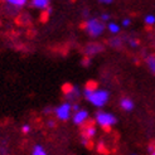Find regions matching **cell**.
I'll return each instance as SVG.
<instances>
[{"label":"cell","instance_id":"6da1fadb","mask_svg":"<svg viewBox=\"0 0 155 155\" xmlns=\"http://www.w3.org/2000/svg\"><path fill=\"white\" fill-rule=\"evenodd\" d=\"M83 97L86 98V101H88L91 105H94L95 107L98 108H104L108 101H110V91H107L105 88H94L90 90L84 87L82 91Z\"/></svg>","mask_w":155,"mask_h":155},{"label":"cell","instance_id":"7a4b0ae2","mask_svg":"<svg viewBox=\"0 0 155 155\" xmlns=\"http://www.w3.org/2000/svg\"><path fill=\"white\" fill-rule=\"evenodd\" d=\"M82 27L88 33V35L92 37V38H97L100 35H102L104 32H105V29H106L105 24L98 18H90V19H87L86 21L83 23Z\"/></svg>","mask_w":155,"mask_h":155},{"label":"cell","instance_id":"3957f363","mask_svg":"<svg viewBox=\"0 0 155 155\" xmlns=\"http://www.w3.org/2000/svg\"><path fill=\"white\" fill-rule=\"evenodd\" d=\"M95 122L97 124L98 126H101L102 129L110 130L112 126L116 125L117 119H116V116L114 114H111V112H107V111H104V110H98L95 114Z\"/></svg>","mask_w":155,"mask_h":155},{"label":"cell","instance_id":"277c9868","mask_svg":"<svg viewBox=\"0 0 155 155\" xmlns=\"http://www.w3.org/2000/svg\"><path fill=\"white\" fill-rule=\"evenodd\" d=\"M54 115L59 121H68L72 117V102L64 101L54 108Z\"/></svg>","mask_w":155,"mask_h":155},{"label":"cell","instance_id":"5b68a950","mask_svg":"<svg viewBox=\"0 0 155 155\" xmlns=\"http://www.w3.org/2000/svg\"><path fill=\"white\" fill-rule=\"evenodd\" d=\"M96 135V126L94 125L92 122L86 124L82 129V133H81V143L83 146H90L92 139L95 137Z\"/></svg>","mask_w":155,"mask_h":155},{"label":"cell","instance_id":"8992f818","mask_svg":"<svg viewBox=\"0 0 155 155\" xmlns=\"http://www.w3.org/2000/svg\"><path fill=\"white\" fill-rule=\"evenodd\" d=\"M88 119H90V112L86 108H81V110H78L77 112H73L72 117H71L72 122L76 126H84L88 122Z\"/></svg>","mask_w":155,"mask_h":155},{"label":"cell","instance_id":"52a82bcc","mask_svg":"<svg viewBox=\"0 0 155 155\" xmlns=\"http://www.w3.org/2000/svg\"><path fill=\"white\" fill-rule=\"evenodd\" d=\"M32 6L35 9H39L43 13L45 12L47 14H49L52 12V5L49 0H33L32 2Z\"/></svg>","mask_w":155,"mask_h":155},{"label":"cell","instance_id":"ba28073f","mask_svg":"<svg viewBox=\"0 0 155 155\" xmlns=\"http://www.w3.org/2000/svg\"><path fill=\"white\" fill-rule=\"evenodd\" d=\"M63 92H64V95L67 96L68 100H71V98H77L80 95H82V92L80 91L78 87L72 86V84H69V83H66V86L63 87Z\"/></svg>","mask_w":155,"mask_h":155},{"label":"cell","instance_id":"9c48e42d","mask_svg":"<svg viewBox=\"0 0 155 155\" xmlns=\"http://www.w3.org/2000/svg\"><path fill=\"white\" fill-rule=\"evenodd\" d=\"M120 107H121V110H124V111L131 112L134 110L135 104H134V101L130 97H122L120 100Z\"/></svg>","mask_w":155,"mask_h":155},{"label":"cell","instance_id":"30bf717a","mask_svg":"<svg viewBox=\"0 0 155 155\" xmlns=\"http://www.w3.org/2000/svg\"><path fill=\"white\" fill-rule=\"evenodd\" d=\"M104 51V47L100 43H94V44H90L86 47V49H84V52H86L87 56H91V54H97L100 52Z\"/></svg>","mask_w":155,"mask_h":155},{"label":"cell","instance_id":"8fae6325","mask_svg":"<svg viewBox=\"0 0 155 155\" xmlns=\"http://www.w3.org/2000/svg\"><path fill=\"white\" fill-rule=\"evenodd\" d=\"M106 29H107L112 35H117V34L121 32V27H120V24H117L116 21H111V20L107 23Z\"/></svg>","mask_w":155,"mask_h":155},{"label":"cell","instance_id":"7c38bea8","mask_svg":"<svg viewBox=\"0 0 155 155\" xmlns=\"http://www.w3.org/2000/svg\"><path fill=\"white\" fill-rule=\"evenodd\" d=\"M145 64L149 71L155 76V54H149V56L145 58Z\"/></svg>","mask_w":155,"mask_h":155},{"label":"cell","instance_id":"4fadbf2b","mask_svg":"<svg viewBox=\"0 0 155 155\" xmlns=\"http://www.w3.org/2000/svg\"><path fill=\"white\" fill-rule=\"evenodd\" d=\"M5 4L8 6H12L14 9H21L27 4V0H6Z\"/></svg>","mask_w":155,"mask_h":155},{"label":"cell","instance_id":"5bb4252c","mask_svg":"<svg viewBox=\"0 0 155 155\" xmlns=\"http://www.w3.org/2000/svg\"><path fill=\"white\" fill-rule=\"evenodd\" d=\"M32 155H48V154L41 144H35L32 149Z\"/></svg>","mask_w":155,"mask_h":155},{"label":"cell","instance_id":"9a60e30c","mask_svg":"<svg viewBox=\"0 0 155 155\" xmlns=\"http://www.w3.org/2000/svg\"><path fill=\"white\" fill-rule=\"evenodd\" d=\"M144 23L148 27H151L155 24V15L154 14H146L144 17Z\"/></svg>","mask_w":155,"mask_h":155},{"label":"cell","instance_id":"2e32d148","mask_svg":"<svg viewBox=\"0 0 155 155\" xmlns=\"http://www.w3.org/2000/svg\"><path fill=\"white\" fill-rule=\"evenodd\" d=\"M108 43H110V45H112V47H117V45H120L122 43V39L121 38H114V39H110L108 41Z\"/></svg>","mask_w":155,"mask_h":155},{"label":"cell","instance_id":"e0dca14e","mask_svg":"<svg viewBox=\"0 0 155 155\" xmlns=\"http://www.w3.org/2000/svg\"><path fill=\"white\" fill-rule=\"evenodd\" d=\"M110 14H108V13H102L101 15H100V20H101L102 23H108V21H110Z\"/></svg>","mask_w":155,"mask_h":155},{"label":"cell","instance_id":"ac0fdd59","mask_svg":"<svg viewBox=\"0 0 155 155\" xmlns=\"http://www.w3.org/2000/svg\"><path fill=\"white\" fill-rule=\"evenodd\" d=\"M30 130H32V126H30L29 124H24V125L21 126V133L23 134H29Z\"/></svg>","mask_w":155,"mask_h":155},{"label":"cell","instance_id":"d6986e66","mask_svg":"<svg viewBox=\"0 0 155 155\" xmlns=\"http://www.w3.org/2000/svg\"><path fill=\"white\" fill-rule=\"evenodd\" d=\"M121 24H122V27H129L130 24H131V18H129V17H125L122 19V21H121Z\"/></svg>","mask_w":155,"mask_h":155},{"label":"cell","instance_id":"ffe728a7","mask_svg":"<svg viewBox=\"0 0 155 155\" xmlns=\"http://www.w3.org/2000/svg\"><path fill=\"white\" fill-rule=\"evenodd\" d=\"M129 44H130V47H137L139 42L136 39H129Z\"/></svg>","mask_w":155,"mask_h":155},{"label":"cell","instance_id":"44dd1931","mask_svg":"<svg viewBox=\"0 0 155 155\" xmlns=\"http://www.w3.org/2000/svg\"><path fill=\"white\" fill-rule=\"evenodd\" d=\"M78 110H81V106L78 104H72V111L73 112H77Z\"/></svg>","mask_w":155,"mask_h":155},{"label":"cell","instance_id":"7402d4cb","mask_svg":"<svg viewBox=\"0 0 155 155\" xmlns=\"http://www.w3.org/2000/svg\"><path fill=\"white\" fill-rule=\"evenodd\" d=\"M90 62H91V59H90L88 57H86V58H84V59L82 61V64H83L84 67H87V66H88V63H90Z\"/></svg>","mask_w":155,"mask_h":155},{"label":"cell","instance_id":"603a6c76","mask_svg":"<svg viewBox=\"0 0 155 155\" xmlns=\"http://www.w3.org/2000/svg\"><path fill=\"white\" fill-rule=\"evenodd\" d=\"M100 3H101V4H106V5H108V4H112L114 2H112V0H101Z\"/></svg>","mask_w":155,"mask_h":155},{"label":"cell","instance_id":"cb8c5ba5","mask_svg":"<svg viewBox=\"0 0 155 155\" xmlns=\"http://www.w3.org/2000/svg\"><path fill=\"white\" fill-rule=\"evenodd\" d=\"M48 126H49V127H53V126H54V121H53V120H49V121H48Z\"/></svg>","mask_w":155,"mask_h":155},{"label":"cell","instance_id":"d4e9b609","mask_svg":"<svg viewBox=\"0 0 155 155\" xmlns=\"http://www.w3.org/2000/svg\"><path fill=\"white\" fill-rule=\"evenodd\" d=\"M51 111H52V110H51V108H49V107H47V108H44V112H47V114H48V112H51Z\"/></svg>","mask_w":155,"mask_h":155},{"label":"cell","instance_id":"484cf974","mask_svg":"<svg viewBox=\"0 0 155 155\" xmlns=\"http://www.w3.org/2000/svg\"><path fill=\"white\" fill-rule=\"evenodd\" d=\"M150 155H155V149L153 151H150Z\"/></svg>","mask_w":155,"mask_h":155},{"label":"cell","instance_id":"4316f807","mask_svg":"<svg viewBox=\"0 0 155 155\" xmlns=\"http://www.w3.org/2000/svg\"><path fill=\"white\" fill-rule=\"evenodd\" d=\"M133 155H137V154H133Z\"/></svg>","mask_w":155,"mask_h":155}]
</instances>
